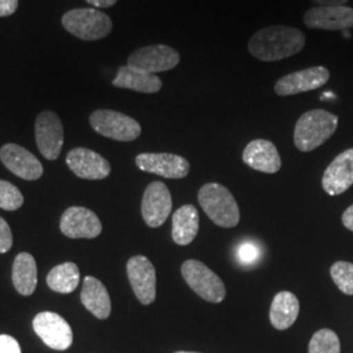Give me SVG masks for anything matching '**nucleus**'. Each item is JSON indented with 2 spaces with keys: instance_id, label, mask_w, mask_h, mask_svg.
Returning <instances> with one entry per match:
<instances>
[{
  "instance_id": "39448f33",
  "label": "nucleus",
  "mask_w": 353,
  "mask_h": 353,
  "mask_svg": "<svg viewBox=\"0 0 353 353\" xmlns=\"http://www.w3.org/2000/svg\"><path fill=\"white\" fill-rule=\"evenodd\" d=\"M181 271L190 288L198 296H201L203 300L212 303L224 301L227 290L223 280L204 263L195 259H189L182 265Z\"/></svg>"
},
{
  "instance_id": "dca6fc26",
  "label": "nucleus",
  "mask_w": 353,
  "mask_h": 353,
  "mask_svg": "<svg viewBox=\"0 0 353 353\" xmlns=\"http://www.w3.org/2000/svg\"><path fill=\"white\" fill-rule=\"evenodd\" d=\"M0 160L14 176L36 181L43 174V166L37 157L17 144H6L0 150Z\"/></svg>"
},
{
  "instance_id": "6e6552de",
  "label": "nucleus",
  "mask_w": 353,
  "mask_h": 353,
  "mask_svg": "<svg viewBox=\"0 0 353 353\" xmlns=\"http://www.w3.org/2000/svg\"><path fill=\"white\" fill-rule=\"evenodd\" d=\"M34 332L48 347L65 351L72 345L74 334L67 321L52 312H42L33 319Z\"/></svg>"
},
{
  "instance_id": "aec40b11",
  "label": "nucleus",
  "mask_w": 353,
  "mask_h": 353,
  "mask_svg": "<svg viewBox=\"0 0 353 353\" xmlns=\"http://www.w3.org/2000/svg\"><path fill=\"white\" fill-rule=\"evenodd\" d=\"M117 88L131 89L140 93H157L163 88V81L157 75L148 74L131 65L119 67L117 76L113 80Z\"/></svg>"
},
{
  "instance_id": "a878e982",
  "label": "nucleus",
  "mask_w": 353,
  "mask_h": 353,
  "mask_svg": "<svg viewBox=\"0 0 353 353\" xmlns=\"http://www.w3.org/2000/svg\"><path fill=\"white\" fill-rule=\"evenodd\" d=\"M309 353H341L339 336L330 328L316 331L309 343Z\"/></svg>"
},
{
  "instance_id": "423d86ee",
  "label": "nucleus",
  "mask_w": 353,
  "mask_h": 353,
  "mask_svg": "<svg viewBox=\"0 0 353 353\" xmlns=\"http://www.w3.org/2000/svg\"><path fill=\"white\" fill-rule=\"evenodd\" d=\"M90 126L96 132L109 139L132 141L141 134L139 122L126 114L114 110H96L90 114Z\"/></svg>"
},
{
  "instance_id": "f3484780",
  "label": "nucleus",
  "mask_w": 353,
  "mask_h": 353,
  "mask_svg": "<svg viewBox=\"0 0 353 353\" xmlns=\"http://www.w3.org/2000/svg\"><path fill=\"white\" fill-rule=\"evenodd\" d=\"M65 161L76 176L83 179H103L112 172L109 161L88 148H75L68 152Z\"/></svg>"
},
{
  "instance_id": "72a5a7b5",
  "label": "nucleus",
  "mask_w": 353,
  "mask_h": 353,
  "mask_svg": "<svg viewBox=\"0 0 353 353\" xmlns=\"http://www.w3.org/2000/svg\"><path fill=\"white\" fill-rule=\"evenodd\" d=\"M85 1L96 8H109V7H113L118 0H85Z\"/></svg>"
},
{
  "instance_id": "f257e3e1",
  "label": "nucleus",
  "mask_w": 353,
  "mask_h": 353,
  "mask_svg": "<svg viewBox=\"0 0 353 353\" xmlns=\"http://www.w3.org/2000/svg\"><path fill=\"white\" fill-rule=\"evenodd\" d=\"M306 37L303 30L285 26H267L249 41V51L262 62H278L303 50Z\"/></svg>"
},
{
  "instance_id": "4be33fe9",
  "label": "nucleus",
  "mask_w": 353,
  "mask_h": 353,
  "mask_svg": "<svg viewBox=\"0 0 353 353\" xmlns=\"http://www.w3.org/2000/svg\"><path fill=\"white\" fill-rule=\"evenodd\" d=\"M199 232V212L191 205L185 204L173 214L172 237L176 245L186 246L195 240Z\"/></svg>"
},
{
  "instance_id": "f03ea898",
  "label": "nucleus",
  "mask_w": 353,
  "mask_h": 353,
  "mask_svg": "<svg viewBox=\"0 0 353 353\" xmlns=\"http://www.w3.org/2000/svg\"><path fill=\"white\" fill-rule=\"evenodd\" d=\"M339 118L323 109L303 114L294 127L293 141L299 151H314L325 144L336 131Z\"/></svg>"
},
{
  "instance_id": "c85d7f7f",
  "label": "nucleus",
  "mask_w": 353,
  "mask_h": 353,
  "mask_svg": "<svg viewBox=\"0 0 353 353\" xmlns=\"http://www.w3.org/2000/svg\"><path fill=\"white\" fill-rule=\"evenodd\" d=\"M12 232L7 221L0 217V254L10 252L12 248Z\"/></svg>"
},
{
  "instance_id": "ddd939ff",
  "label": "nucleus",
  "mask_w": 353,
  "mask_h": 353,
  "mask_svg": "<svg viewBox=\"0 0 353 353\" xmlns=\"http://www.w3.org/2000/svg\"><path fill=\"white\" fill-rule=\"evenodd\" d=\"M127 276L137 299L150 305L156 299V270L144 255H135L127 262Z\"/></svg>"
},
{
  "instance_id": "6ab92c4d",
  "label": "nucleus",
  "mask_w": 353,
  "mask_h": 353,
  "mask_svg": "<svg viewBox=\"0 0 353 353\" xmlns=\"http://www.w3.org/2000/svg\"><path fill=\"white\" fill-rule=\"evenodd\" d=\"M243 163L254 170L274 174L281 168V157L278 148L270 140L255 139L250 141L242 153Z\"/></svg>"
},
{
  "instance_id": "4c0bfd02",
  "label": "nucleus",
  "mask_w": 353,
  "mask_h": 353,
  "mask_svg": "<svg viewBox=\"0 0 353 353\" xmlns=\"http://www.w3.org/2000/svg\"><path fill=\"white\" fill-rule=\"evenodd\" d=\"M174 353H196V352H185V351H178V352Z\"/></svg>"
},
{
  "instance_id": "20e7f679",
  "label": "nucleus",
  "mask_w": 353,
  "mask_h": 353,
  "mask_svg": "<svg viewBox=\"0 0 353 353\" xmlns=\"http://www.w3.org/2000/svg\"><path fill=\"white\" fill-rule=\"evenodd\" d=\"M67 32L83 41H99L109 36L113 30L112 19L94 8H76L62 17Z\"/></svg>"
},
{
  "instance_id": "473e14b6",
  "label": "nucleus",
  "mask_w": 353,
  "mask_h": 353,
  "mask_svg": "<svg viewBox=\"0 0 353 353\" xmlns=\"http://www.w3.org/2000/svg\"><path fill=\"white\" fill-rule=\"evenodd\" d=\"M341 221L344 227L353 232V204L344 211V214L341 216Z\"/></svg>"
},
{
  "instance_id": "b1692460",
  "label": "nucleus",
  "mask_w": 353,
  "mask_h": 353,
  "mask_svg": "<svg viewBox=\"0 0 353 353\" xmlns=\"http://www.w3.org/2000/svg\"><path fill=\"white\" fill-rule=\"evenodd\" d=\"M12 281L16 290L30 296L37 287V263L29 252H20L13 262Z\"/></svg>"
},
{
  "instance_id": "393cba45",
  "label": "nucleus",
  "mask_w": 353,
  "mask_h": 353,
  "mask_svg": "<svg viewBox=\"0 0 353 353\" xmlns=\"http://www.w3.org/2000/svg\"><path fill=\"white\" fill-rule=\"evenodd\" d=\"M80 283V271L75 263L67 262L55 265L48 275V285L51 290L62 294L72 293Z\"/></svg>"
},
{
  "instance_id": "1a4fd4ad",
  "label": "nucleus",
  "mask_w": 353,
  "mask_h": 353,
  "mask_svg": "<svg viewBox=\"0 0 353 353\" xmlns=\"http://www.w3.org/2000/svg\"><path fill=\"white\" fill-rule=\"evenodd\" d=\"M330 79L326 67H310L280 77L275 84V93L281 97L305 93L323 87Z\"/></svg>"
},
{
  "instance_id": "2eb2a0df",
  "label": "nucleus",
  "mask_w": 353,
  "mask_h": 353,
  "mask_svg": "<svg viewBox=\"0 0 353 353\" xmlns=\"http://www.w3.org/2000/svg\"><path fill=\"white\" fill-rule=\"evenodd\" d=\"M61 230L70 239H96L101 234L102 224L97 214L84 207H71L61 219Z\"/></svg>"
},
{
  "instance_id": "c9c22d12",
  "label": "nucleus",
  "mask_w": 353,
  "mask_h": 353,
  "mask_svg": "<svg viewBox=\"0 0 353 353\" xmlns=\"http://www.w3.org/2000/svg\"><path fill=\"white\" fill-rule=\"evenodd\" d=\"M325 99H335V96H334L331 92H326V93L321 97V100H325Z\"/></svg>"
},
{
  "instance_id": "bb28decb",
  "label": "nucleus",
  "mask_w": 353,
  "mask_h": 353,
  "mask_svg": "<svg viewBox=\"0 0 353 353\" xmlns=\"http://www.w3.org/2000/svg\"><path fill=\"white\" fill-rule=\"evenodd\" d=\"M330 275L344 294L353 296V263L335 262L330 268Z\"/></svg>"
},
{
  "instance_id": "c756f323",
  "label": "nucleus",
  "mask_w": 353,
  "mask_h": 353,
  "mask_svg": "<svg viewBox=\"0 0 353 353\" xmlns=\"http://www.w3.org/2000/svg\"><path fill=\"white\" fill-rule=\"evenodd\" d=\"M0 353H21L19 341L10 335H0Z\"/></svg>"
},
{
  "instance_id": "4468645a",
  "label": "nucleus",
  "mask_w": 353,
  "mask_h": 353,
  "mask_svg": "<svg viewBox=\"0 0 353 353\" xmlns=\"http://www.w3.org/2000/svg\"><path fill=\"white\" fill-rule=\"evenodd\" d=\"M135 161L140 170L164 178L179 179L190 173L189 161L173 153H140Z\"/></svg>"
},
{
  "instance_id": "f704fd0d",
  "label": "nucleus",
  "mask_w": 353,
  "mask_h": 353,
  "mask_svg": "<svg viewBox=\"0 0 353 353\" xmlns=\"http://www.w3.org/2000/svg\"><path fill=\"white\" fill-rule=\"evenodd\" d=\"M316 6H345L350 0H310Z\"/></svg>"
},
{
  "instance_id": "9d476101",
  "label": "nucleus",
  "mask_w": 353,
  "mask_h": 353,
  "mask_svg": "<svg viewBox=\"0 0 353 353\" xmlns=\"http://www.w3.org/2000/svg\"><path fill=\"white\" fill-rule=\"evenodd\" d=\"M172 195L163 182H152L143 195L141 214L148 227H161L172 212Z\"/></svg>"
},
{
  "instance_id": "a211bd4d",
  "label": "nucleus",
  "mask_w": 353,
  "mask_h": 353,
  "mask_svg": "<svg viewBox=\"0 0 353 353\" xmlns=\"http://www.w3.org/2000/svg\"><path fill=\"white\" fill-rule=\"evenodd\" d=\"M353 185V148L341 152L323 173L322 188L331 196H338Z\"/></svg>"
},
{
  "instance_id": "7c9ffc66",
  "label": "nucleus",
  "mask_w": 353,
  "mask_h": 353,
  "mask_svg": "<svg viewBox=\"0 0 353 353\" xmlns=\"http://www.w3.org/2000/svg\"><path fill=\"white\" fill-rule=\"evenodd\" d=\"M239 256L241 261L245 263H252L258 256V249L252 243H243L241 245L239 250Z\"/></svg>"
},
{
  "instance_id": "7ed1b4c3",
  "label": "nucleus",
  "mask_w": 353,
  "mask_h": 353,
  "mask_svg": "<svg viewBox=\"0 0 353 353\" xmlns=\"http://www.w3.org/2000/svg\"><path fill=\"white\" fill-rule=\"evenodd\" d=\"M198 199L203 211L221 228H234L240 223V208L232 192L220 183H207L199 190Z\"/></svg>"
},
{
  "instance_id": "5701e85b",
  "label": "nucleus",
  "mask_w": 353,
  "mask_h": 353,
  "mask_svg": "<svg viewBox=\"0 0 353 353\" xmlns=\"http://www.w3.org/2000/svg\"><path fill=\"white\" fill-rule=\"evenodd\" d=\"M300 313L299 299L287 290L279 292L270 309L271 325L276 330H287L296 322Z\"/></svg>"
},
{
  "instance_id": "9b49d317",
  "label": "nucleus",
  "mask_w": 353,
  "mask_h": 353,
  "mask_svg": "<svg viewBox=\"0 0 353 353\" xmlns=\"http://www.w3.org/2000/svg\"><path fill=\"white\" fill-rule=\"evenodd\" d=\"M36 141L39 152L48 160H57L63 147V126L52 112L39 114L36 121Z\"/></svg>"
},
{
  "instance_id": "cd10ccee",
  "label": "nucleus",
  "mask_w": 353,
  "mask_h": 353,
  "mask_svg": "<svg viewBox=\"0 0 353 353\" xmlns=\"http://www.w3.org/2000/svg\"><path fill=\"white\" fill-rule=\"evenodd\" d=\"M24 203L21 191L11 182L0 179V208L6 211H16Z\"/></svg>"
},
{
  "instance_id": "f8f14e48",
  "label": "nucleus",
  "mask_w": 353,
  "mask_h": 353,
  "mask_svg": "<svg viewBox=\"0 0 353 353\" xmlns=\"http://www.w3.org/2000/svg\"><path fill=\"white\" fill-rule=\"evenodd\" d=\"M303 23L316 30H347L353 28V8L347 6H316L305 12Z\"/></svg>"
},
{
  "instance_id": "412c9836",
  "label": "nucleus",
  "mask_w": 353,
  "mask_h": 353,
  "mask_svg": "<svg viewBox=\"0 0 353 353\" xmlns=\"http://www.w3.org/2000/svg\"><path fill=\"white\" fill-rule=\"evenodd\" d=\"M81 303L99 319H106L112 313V301L108 290L99 279L93 276L84 279Z\"/></svg>"
},
{
  "instance_id": "e433bc0d",
  "label": "nucleus",
  "mask_w": 353,
  "mask_h": 353,
  "mask_svg": "<svg viewBox=\"0 0 353 353\" xmlns=\"http://www.w3.org/2000/svg\"><path fill=\"white\" fill-rule=\"evenodd\" d=\"M341 34H343L344 38H351V33L348 32V29L347 30H341Z\"/></svg>"
},
{
  "instance_id": "2f4dec72",
  "label": "nucleus",
  "mask_w": 353,
  "mask_h": 353,
  "mask_svg": "<svg viewBox=\"0 0 353 353\" xmlns=\"http://www.w3.org/2000/svg\"><path fill=\"white\" fill-rule=\"evenodd\" d=\"M19 7V0H0V17L11 16Z\"/></svg>"
},
{
  "instance_id": "0eeeda50",
  "label": "nucleus",
  "mask_w": 353,
  "mask_h": 353,
  "mask_svg": "<svg viewBox=\"0 0 353 353\" xmlns=\"http://www.w3.org/2000/svg\"><path fill=\"white\" fill-rule=\"evenodd\" d=\"M181 61L179 52L166 45H151L134 51L127 64L135 67L148 74L157 75L159 72H166L176 68Z\"/></svg>"
}]
</instances>
